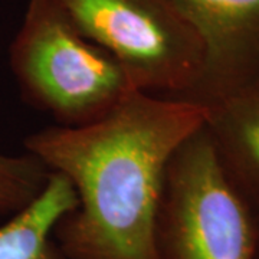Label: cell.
Masks as SVG:
<instances>
[{
  "label": "cell",
  "mask_w": 259,
  "mask_h": 259,
  "mask_svg": "<svg viewBox=\"0 0 259 259\" xmlns=\"http://www.w3.org/2000/svg\"><path fill=\"white\" fill-rule=\"evenodd\" d=\"M199 102L131 90L100 120L51 125L26 151L72 185L76 206L55 228L68 259H156L154 232L167 166L203 127Z\"/></svg>",
  "instance_id": "1"
},
{
  "label": "cell",
  "mask_w": 259,
  "mask_h": 259,
  "mask_svg": "<svg viewBox=\"0 0 259 259\" xmlns=\"http://www.w3.org/2000/svg\"><path fill=\"white\" fill-rule=\"evenodd\" d=\"M9 65L22 98L61 127L100 120L136 90L56 0H28L10 44Z\"/></svg>",
  "instance_id": "2"
},
{
  "label": "cell",
  "mask_w": 259,
  "mask_h": 259,
  "mask_svg": "<svg viewBox=\"0 0 259 259\" xmlns=\"http://www.w3.org/2000/svg\"><path fill=\"white\" fill-rule=\"evenodd\" d=\"M156 259H259V219L225 173L204 125L167 166Z\"/></svg>",
  "instance_id": "3"
},
{
  "label": "cell",
  "mask_w": 259,
  "mask_h": 259,
  "mask_svg": "<svg viewBox=\"0 0 259 259\" xmlns=\"http://www.w3.org/2000/svg\"><path fill=\"white\" fill-rule=\"evenodd\" d=\"M76 28L143 93L183 100L203 69V47L170 0H56Z\"/></svg>",
  "instance_id": "4"
},
{
  "label": "cell",
  "mask_w": 259,
  "mask_h": 259,
  "mask_svg": "<svg viewBox=\"0 0 259 259\" xmlns=\"http://www.w3.org/2000/svg\"><path fill=\"white\" fill-rule=\"evenodd\" d=\"M203 47V69L183 100L209 105L259 75V0H170Z\"/></svg>",
  "instance_id": "5"
},
{
  "label": "cell",
  "mask_w": 259,
  "mask_h": 259,
  "mask_svg": "<svg viewBox=\"0 0 259 259\" xmlns=\"http://www.w3.org/2000/svg\"><path fill=\"white\" fill-rule=\"evenodd\" d=\"M206 107L216 156L259 219V75Z\"/></svg>",
  "instance_id": "6"
},
{
  "label": "cell",
  "mask_w": 259,
  "mask_h": 259,
  "mask_svg": "<svg viewBox=\"0 0 259 259\" xmlns=\"http://www.w3.org/2000/svg\"><path fill=\"white\" fill-rule=\"evenodd\" d=\"M76 206L72 185L51 171L40 193L0 226V259H68L55 241V228Z\"/></svg>",
  "instance_id": "7"
},
{
  "label": "cell",
  "mask_w": 259,
  "mask_h": 259,
  "mask_svg": "<svg viewBox=\"0 0 259 259\" xmlns=\"http://www.w3.org/2000/svg\"><path fill=\"white\" fill-rule=\"evenodd\" d=\"M51 171L30 153H0V214H13L45 187Z\"/></svg>",
  "instance_id": "8"
}]
</instances>
